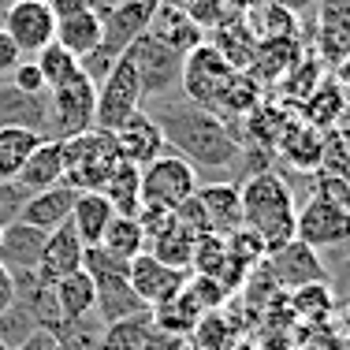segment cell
Returning a JSON list of instances; mask_svg holds the SVG:
<instances>
[{"instance_id": "d6986e66", "label": "cell", "mask_w": 350, "mask_h": 350, "mask_svg": "<svg viewBox=\"0 0 350 350\" xmlns=\"http://www.w3.org/2000/svg\"><path fill=\"white\" fill-rule=\"evenodd\" d=\"M198 202L205 209L209 231L228 239L231 231L243 228V198H239V183H202L198 187Z\"/></svg>"}, {"instance_id": "8992f818", "label": "cell", "mask_w": 350, "mask_h": 350, "mask_svg": "<svg viewBox=\"0 0 350 350\" xmlns=\"http://www.w3.org/2000/svg\"><path fill=\"white\" fill-rule=\"evenodd\" d=\"M198 187H202L198 172L172 149H164L153 164L142 168V205H153V209L175 213L187 198L198 194Z\"/></svg>"}, {"instance_id": "f35d334b", "label": "cell", "mask_w": 350, "mask_h": 350, "mask_svg": "<svg viewBox=\"0 0 350 350\" xmlns=\"http://www.w3.org/2000/svg\"><path fill=\"white\" fill-rule=\"evenodd\" d=\"M313 198H324V202H332L336 209L350 213V179H339V175H328V172H317Z\"/></svg>"}, {"instance_id": "277c9868", "label": "cell", "mask_w": 350, "mask_h": 350, "mask_svg": "<svg viewBox=\"0 0 350 350\" xmlns=\"http://www.w3.org/2000/svg\"><path fill=\"white\" fill-rule=\"evenodd\" d=\"M120 157H116L112 131L90 127L86 135H75L64 142V183L75 190H101L105 179L116 172Z\"/></svg>"}, {"instance_id": "6da1fadb", "label": "cell", "mask_w": 350, "mask_h": 350, "mask_svg": "<svg viewBox=\"0 0 350 350\" xmlns=\"http://www.w3.org/2000/svg\"><path fill=\"white\" fill-rule=\"evenodd\" d=\"M157 108H146L157 120L164 135V146L179 153L190 168L209 175V183H235V172L243 168V138L235 135L231 123H224L209 108L187 101V97H161Z\"/></svg>"}, {"instance_id": "b9f144b4", "label": "cell", "mask_w": 350, "mask_h": 350, "mask_svg": "<svg viewBox=\"0 0 350 350\" xmlns=\"http://www.w3.org/2000/svg\"><path fill=\"white\" fill-rule=\"evenodd\" d=\"M19 64H23V53L15 49V41L8 38L4 30H0V82L12 79V71L19 68Z\"/></svg>"}, {"instance_id": "bcb514c9", "label": "cell", "mask_w": 350, "mask_h": 350, "mask_svg": "<svg viewBox=\"0 0 350 350\" xmlns=\"http://www.w3.org/2000/svg\"><path fill=\"white\" fill-rule=\"evenodd\" d=\"M332 82H336V86L350 97V56H347V60H339V64H332Z\"/></svg>"}, {"instance_id": "5bb4252c", "label": "cell", "mask_w": 350, "mask_h": 350, "mask_svg": "<svg viewBox=\"0 0 350 350\" xmlns=\"http://www.w3.org/2000/svg\"><path fill=\"white\" fill-rule=\"evenodd\" d=\"M112 142H116V157H120L123 164H135V168L153 164L157 157L168 149L164 146L161 127H157V120L146 112V108H138L120 131H112Z\"/></svg>"}, {"instance_id": "681fc988", "label": "cell", "mask_w": 350, "mask_h": 350, "mask_svg": "<svg viewBox=\"0 0 350 350\" xmlns=\"http://www.w3.org/2000/svg\"><path fill=\"white\" fill-rule=\"evenodd\" d=\"M12 4H15V0H0V15H4L8 8H12Z\"/></svg>"}, {"instance_id": "5b68a950", "label": "cell", "mask_w": 350, "mask_h": 350, "mask_svg": "<svg viewBox=\"0 0 350 350\" xmlns=\"http://www.w3.org/2000/svg\"><path fill=\"white\" fill-rule=\"evenodd\" d=\"M131 60V68L138 75V86H142V105H153L161 97L179 94V79H183V56L175 49L161 45L153 34H142L127 45L123 53Z\"/></svg>"}, {"instance_id": "1f68e13d", "label": "cell", "mask_w": 350, "mask_h": 350, "mask_svg": "<svg viewBox=\"0 0 350 350\" xmlns=\"http://www.w3.org/2000/svg\"><path fill=\"white\" fill-rule=\"evenodd\" d=\"M194 243H198V239L190 235L183 224H175V216H172L168 228L146 243V254H153L157 261L168 265V269H183V272H187L190 269V257H194Z\"/></svg>"}, {"instance_id": "7c38bea8", "label": "cell", "mask_w": 350, "mask_h": 350, "mask_svg": "<svg viewBox=\"0 0 350 350\" xmlns=\"http://www.w3.org/2000/svg\"><path fill=\"white\" fill-rule=\"evenodd\" d=\"M127 280H131V287H135V295L149 306V310H153V306L172 302V298L187 287L190 276L183 269H168V265H161L153 254H138L135 261H127Z\"/></svg>"}, {"instance_id": "4fadbf2b", "label": "cell", "mask_w": 350, "mask_h": 350, "mask_svg": "<svg viewBox=\"0 0 350 350\" xmlns=\"http://www.w3.org/2000/svg\"><path fill=\"white\" fill-rule=\"evenodd\" d=\"M101 350H187V343L168 336V332H161L146 310V313L127 317V321L105 324L101 328Z\"/></svg>"}, {"instance_id": "8d00e7d4", "label": "cell", "mask_w": 350, "mask_h": 350, "mask_svg": "<svg viewBox=\"0 0 350 350\" xmlns=\"http://www.w3.org/2000/svg\"><path fill=\"white\" fill-rule=\"evenodd\" d=\"M332 310H336V291L328 287V280L321 283H306V287L295 291V313L302 317H328Z\"/></svg>"}, {"instance_id": "7402d4cb", "label": "cell", "mask_w": 350, "mask_h": 350, "mask_svg": "<svg viewBox=\"0 0 350 350\" xmlns=\"http://www.w3.org/2000/svg\"><path fill=\"white\" fill-rule=\"evenodd\" d=\"M317 53L328 64L350 56V0H324L317 15Z\"/></svg>"}, {"instance_id": "7dc6e473", "label": "cell", "mask_w": 350, "mask_h": 350, "mask_svg": "<svg viewBox=\"0 0 350 350\" xmlns=\"http://www.w3.org/2000/svg\"><path fill=\"white\" fill-rule=\"evenodd\" d=\"M280 8H287V12H306V8L321 4V0H276Z\"/></svg>"}, {"instance_id": "9a60e30c", "label": "cell", "mask_w": 350, "mask_h": 350, "mask_svg": "<svg viewBox=\"0 0 350 350\" xmlns=\"http://www.w3.org/2000/svg\"><path fill=\"white\" fill-rule=\"evenodd\" d=\"M82 261H86V246H82V239L75 235L71 224H64V228L49 231L45 250H41V257H38L34 280L41 283V287H53L56 280H64V276H71V272H79Z\"/></svg>"}, {"instance_id": "4dcf8cb0", "label": "cell", "mask_w": 350, "mask_h": 350, "mask_svg": "<svg viewBox=\"0 0 350 350\" xmlns=\"http://www.w3.org/2000/svg\"><path fill=\"white\" fill-rule=\"evenodd\" d=\"M45 142V135L27 127H0V183H15L27 157Z\"/></svg>"}, {"instance_id": "ab89813d", "label": "cell", "mask_w": 350, "mask_h": 350, "mask_svg": "<svg viewBox=\"0 0 350 350\" xmlns=\"http://www.w3.org/2000/svg\"><path fill=\"white\" fill-rule=\"evenodd\" d=\"M27 198H30V194L19 187V183H0V228H8V224L19 220Z\"/></svg>"}, {"instance_id": "f6af8a7d", "label": "cell", "mask_w": 350, "mask_h": 350, "mask_svg": "<svg viewBox=\"0 0 350 350\" xmlns=\"http://www.w3.org/2000/svg\"><path fill=\"white\" fill-rule=\"evenodd\" d=\"M56 347H60V339H56L53 332H34L27 343H19V347H12V350H56Z\"/></svg>"}, {"instance_id": "30bf717a", "label": "cell", "mask_w": 350, "mask_h": 350, "mask_svg": "<svg viewBox=\"0 0 350 350\" xmlns=\"http://www.w3.org/2000/svg\"><path fill=\"white\" fill-rule=\"evenodd\" d=\"M0 30L15 41L23 60H34L41 49L56 41V19H53L45 0H15V4L0 15Z\"/></svg>"}, {"instance_id": "d4e9b609", "label": "cell", "mask_w": 350, "mask_h": 350, "mask_svg": "<svg viewBox=\"0 0 350 350\" xmlns=\"http://www.w3.org/2000/svg\"><path fill=\"white\" fill-rule=\"evenodd\" d=\"M116 209L108 205V198L101 194V190H79V198H75V209H71V228L75 235L82 239V246H101L108 224H112Z\"/></svg>"}, {"instance_id": "ffe728a7", "label": "cell", "mask_w": 350, "mask_h": 350, "mask_svg": "<svg viewBox=\"0 0 350 350\" xmlns=\"http://www.w3.org/2000/svg\"><path fill=\"white\" fill-rule=\"evenodd\" d=\"M75 198H79V190L68 187V183H60V187H49V190H41V194H30V198H27V205H23V213H19V220L49 235V231L64 228V224L71 220Z\"/></svg>"}, {"instance_id": "d590c367", "label": "cell", "mask_w": 350, "mask_h": 350, "mask_svg": "<svg viewBox=\"0 0 350 350\" xmlns=\"http://www.w3.org/2000/svg\"><path fill=\"white\" fill-rule=\"evenodd\" d=\"M187 350H231V324L220 310L205 313L187 336Z\"/></svg>"}, {"instance_id": "2e32d148", "label": "cell", "mask_w": 350, "mask_h": 350, "mask_svg": "<svg viewBox=\"0 0 350 350\" xmlns=\"http://www.w3.org/2000/svg\"><path fill=\"white\" fill-rule=\"evenodd\" d=\"M269 272H272V280H276L280 287H287V291H298V287H306V283L328 280V269H324L321 254L310 250L306 243H298V239H291L287 246L272 250L269 254Z\"/></svg>"}, {"instance_id": "e0dca14e", "label": "cell", "mask_w": 350, "mask_h": 350, "mask_svg": "<svg viewBox=\"0 0 350 350\" xmlns=\"http://www.w3.org/2000/svg\"><path fill=\"white\" fill-rule=\"evenodd\" d=\"M45 239H49L45 231L30 228V224H23V220L8 224L4 235H0V265H4L15 280L34 276L38 257H41V250H45Z\"/></svg>"}, {"instance_id": "ba28073f", "label": "cell", "mask_w": 350, "mask_h": 350, "mask_svg": "<svg viewBox=\"0 0 350 350\" xmlns=\"http://www.w3.org/2000/svg\"><path fill=\"white\" fill-rule=\"evenodd\" d=\"M231 79H235V68L216 53L209 41H202L194 53L183 56L179 94L187 97V101H194V105H202V108H209V112H213Z\"/></svg>"}, {"instance_id": "ac0fdd59", "label": "cell", "mask_w": 350, "mask_h": 350, "mask_svg": "<svg viewBox=\"0 0 350 350\" xmlns=\"http://www.w3.org/2000/svg\"><path fill=\"white\" fill-rule=\"evenodd\" d=\"M146 34H153L161 45L175 49L179 56L194 53V49L205 41V30L198 27V23L190 19L183 8L168 4V0H161V4H157V12H153V19H149V30H146Z\"/></svg>"}, {"instance_id": "44dd1931", "label": "cell", "mask_w": 350, "mask_h": 350, "mask_svg": "<svg viewBox=\"0 0 350 350\" xmlns=\"http://www.w3.org/2000/svg\"><path fill=\"white\" fill-rule=\"evenodd\" d=\"M0 127L49 131V94H23L12 82H0Z\"/></svg>"}, {"instance_id": "f1b7e54d", "label": "cell", "mask_w": 350, "mask_h": 350, "mask_svg": "<svg viewBox=\"0 0 350 350\" xmlns=\"http://www.w3.org/2000/svg\"><path fill=\"white\" fill-rule=\"evenodd\" d=\"M56 45L68 49L75 60L82 64L97 45H101V15L86 8V12L71 15V19H60L56 23Z\"/></svg>"}, {"instance_id": "4316f807", "label": "cell", "mask_w": 350, "mask_h": 350, "mask_svg": "<svg viewBox=\"0 0 350 350\" xmlns=\"http://www.w3.org/2000/svg\"><path fill=\"white\" fill-rule=\"evenodd\" d=\"M53 298H56V310H60V317H64V328L97 313V291H94V280H90L86 269L56 280L53 283Z\"/></svg>"}, {"instance_id": "836d02e7", "label": "cell", "mask_w": 350, "mask_h": 350, "mask_svg": "<svg viewBox=\"0 0 350 350\" xmlns=\"http://www.w3.org/2000/svg\"><path fill=\"white\" fill-rule=\"evenodd\" d=\"M101 250L120 257V261H135L138 254H146V231H142L135 216H112V224H108L101 239Z\"/></svg>"}, {"instance_id": "f546056e", "label": "cell", "mask_w": 350, "mask_h": 350, "mask_svg": "<svg viewBox=\"0 0 350 350\" xmlns=\"http://www.w3.org/2000/svg\"><path fill=\"white\" fill-rule=\"evenodd\" d=\"M101 194L108 198V205L116 209V216H138V209H142V168L120 161L116 172L105 179Z\"/></svg>"}, {"instance_id": "74e56055", "label": "cell", "mask_w": 350, "mask_h": 350, "mask_svg": "<svg viewBox=\"0 0 350 350\" xmlns=\"http://www.w3.org/2000/svg\"><path fill=\"white\" fill-rule=\"evenodd\" d=\"M224 246H228V254H231V261L235 265H243V269H257V265L269 257V250H265V243L254 235L250 228H239V231H231L228 239H224Z\"/></svg>"}, {"instance_id": "d6a6232c", "label": "cell", "mask_w": 350, "mask_h": 350, "mask_svg": "<svg viewBox=\"0 0 350 350\" xmlns=\"http://www.w3.org/2000/svg\"><path fill=\"white\" fill-rule=\"evenodd\" d=\"M149 317H153V324L161 332H168V336H175V339H183L187 343V336L194 332V324L202 321V310H198V302L187 295V287L179 291V295L172 298V302H164V306H153L149 310Z\"/></svg>"}, {"instance_id": "484cf974", "label": "cell", "mask_w": 350, "mask_h": 350, "mask_svg": "<svg viewBox=\"0 0 350 350\" xmlns=\"http://www.w3.org/2000/svg\"><path fill=\"white\" fill-rule=\"evenodd\" d=\"M276 153L291 164V168L317 172L321 168V153H324V135L313 131L310 123H302V120H291L287 127H283L280 142H276Z\"/></svg>"}, {"instance_id": "f907efd6", "label": "cell", "mask_w": 350, "mask_h": 350, "mask_svg": "<svg viewBox=\"0 0 350 350\" xmlns=\"http://www.w3.org/2000/svg\"><path fill=\"white\" fill-rule=\"evenodd\" d=\"M0 350H8V343H4V339H0Z\"/></svg>"}, {"instance_id": "7a4b0ae2", "label": "cell", "mask_w": 350, "mask_h": 350, "mask_svg": "<svg viewBox=\"0 0 350 350\" xmlns=\"http://www.w3.org/2000/svg\"><path fill=\"white\" fill-rule=\"evenodd\" d=\"M239 198H243V228L254 231L269 254L295 239L298 205H295V194H291L287 179L276 168L246 175L239 183Z\"/></svg>"}, {"instance_id": "52a82bcc", "label": "cell", "mask_w": 350, "mask_h": 350, "mask_svg": "<svg viewBox=\"0 0 350 350\" xmlns=\"http://www.w3.org/2000/svg\"><path fill=\"white\" fill-rule=\"evenodd\" d=\"M94 112H97V86L79 75L75 82L60 90H49V131L45 138L68 142L75 135H86L94 127Z\"/></svg>"}, {"instance_id": "9c48e42d", "label": "cell", "mask_w": 350, "mask_h": 350, "mask_svg": "<svg viewBox=\"0 0 350 350\" xmlns=\"http://www.w3.org/2000/svg\"><path fill=\"white\" fill-rule=\"evenodd\" d=\"M142 108V86H138V75L131 68L127 56L112 64V71L101 79L97 86V112H94V127L101 131H120L123 123L131 120Z\"/></svg>"}, {"instance_id": "c3c4849f", "label": "cell", "mask_w": 350, "mask_h": 350, "mask_svg": "<svg viewBox=\"0 0 350 350\" xmlns=\"http://www.w3.org/2000/svg\"><path fill=\"white\" fill-rule=\"evenodd\" d=\"M339 283H347V287H343V295H350V261L343 265V272H339Z\"/></svg>"}, {"instance_id": "8fae6325", "label": "cell", "mask_w": 350, "mask_h": 350, "mask_svg": "<svg viewBox=\"0 0 350 350\" xmlns=\"http://www.w3.org/2000/svg\"><path fill=\"white\" fill-rule=\"evenodd\" d=\"M295 239H298V243H306L310 250L350 246V213L336 209V205L324 202V198H310V202L298 209Z\"/></svg>"}, {"instance_id": "cb8c5ba5", "label": "cell", "mask_w": 350, "mask_h": 350, "mask_svg": "<svg viewBox=\"0 0 350 350\" xmlns=\"http://www.w3.org/2000/svg\"><path fill=\"white\" fill-rule=\"evenodd\" d=\"M15 183H19L27 194H41V190H49V187H60L64 183V142H56V138L41 142L34 153L27 157L23 172L15 175Z\"/></svg>"}, {"instance_id": "7bdbcfd3", "label": "cell", "mask_w": 350, "mask_h": 350, "mask_svg": "<svg viewBox=\"0 0 350 350\" xmlns=\"http://www.w3.org/2000/svg\"><path fill=\"white\" fill-rule=\"evenodd\" d=\"M45 4H49V12H53V19L60 23V19H71V15L86 12L90 0H45Z\"/></svg>"}, {"instance_id": "83f0119b", "label": "cell", "mask_w": 350, "mask_h": 350, "mask_svg": "<svg viewBox=\"0 0 350 350\" xmlns=\"http://www.w3.org/2000/svg\"><path fill=\"white\" fill-rule=\"evenodd\" d=\"M347 105H350V97L332 79L317 82V90L302 101V123H310V127L321 131V135L324 131H336L339 120H343V112H347Z\"/></svg>"}, {"instance_id": "60d3db41", "label": "cell", "mask_w": 350, "mask_h": 350, "mask_svg": "<svg viewBox=\"0 0 350 350\" xmlns=\"http://www.w3.org/2000/svg\"><path fill=\"white\" fill-rule=\"evenodd\" d=\"M8 82H12L15 90H23V94H49L45 79H41V71H38L34 60H23L19 68L12 71V79H8Z\"/></svg>"}, {"instance_id": "3957f363", "label": "cell", "mask_w": 350, "mask_h": 350, "mask_svg": "<svg viewBox=\"0 0 350 350\" xmlns=\"http://www.w3.org/2000/svg\"><path fill=\"white\" fill-rule=\"evenodd\" d=\"M82 269H86L90 280H94V291H97V321H101V324L127 321V317L149 310V306L135 295V287H131V280H127V261L105 254L101 246H90Z\"/></svg>"}, {"instance_id": "f5cc1de1", "label": "cell", "mask_w": 350, "mask_h": 350, "mask_svg": "<svg viewBox=\"0 0 350 350\" xmlns=\"http://www.w3.org/2000/svg\"><path fill=\"white\" fill-rule=\"evenodd\" d=\"M116 4H120V0H116Z\"/></svg>"}, {"instance_id": "603a6c76", "label": "cell", "mask_w": 350, "mask_h": 350, "mask_svg": "<svg viewBox=\"0 0 350 350\" xmlns=\"http://www.w3.org/2000/svg\"><path fill=\"white\" fill-rule=\"evenodd\" d=\"M205 41H209L235 71H246L250 64H254V56H257V34L246 23V15H231L228 23H220L216 30H209Z\"/></svg>"}, {"instance_id": "e575fe53", "label": "cell", "mask_w": 350, "mask_h": 350, "mask_svg": "<svg viewBox=\"0 0 350 350\" xmlns=\"http://www.w3.org/2000/svg\"><path fill=\"white\" fill-rule=\"evenodd\" d=\"M34 64H38L41 79H45V90H60V86H68V82H75L82 75V64L75 60L68 49L56 45V41L41 49V53L34 56Z\"/></svg>"}, {"instance_id": "ee69618b", "label": "cell", "mask_w": 350, "mask_h": 350, "mask_svg": "<svg viewBox=\"0 0 350 350\" xmlns=\"http://www.w3.org/2000/svg\"><path fill=\"white\" fill-rule=\"evenodd\" d=\"M12 302H15V276L0 265V317L12 310Z\"/></svg>"}, {"instance_id": "816d5d0a", "label": "cell", "mask_w": 350, "mask_h": 350, "mask_svg": "<svg viewBox=\"0 0 350 350\" xmlns=\"http://www.w3.org/2000/svg\"><path fill=\"white\" fill-rule=\"evenodd\" d=\"M0 235H4V228H0Z\"/></svg>"}]
</instances>
